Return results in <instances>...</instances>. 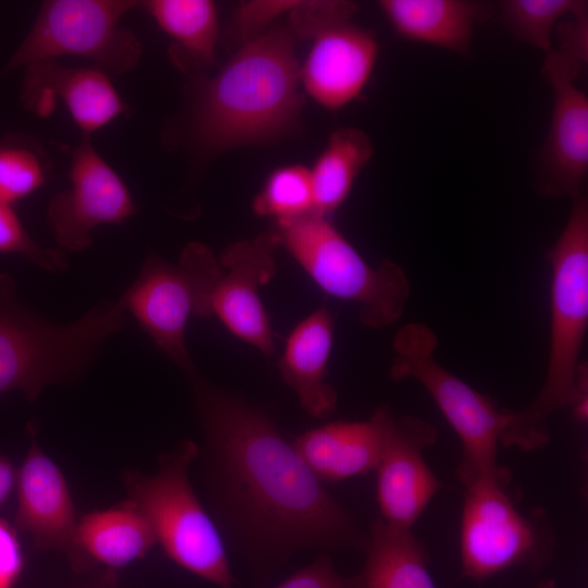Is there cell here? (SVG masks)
<instances>
[{
  "instance_id": "20",
  "label": "cell",
  "mask_w": 588,
  "mask_h": 588,
  "mask_svg": "<svg viewBox=\"0 0 588 588\" xmlns=\"http://www.w3.org/2000/svg\"><path fill=\"white\" fill-rule=\"evenodd\" d=\"M333 341V317L321 306L290 333L278 369L311 417H328L336 407V390L326 381Z\"/></svg>"
},
{
  "instance_id": "34",
  "label": "cell",
  "mask_w": 588,
  "mask_h": 588,
  "mask_svg": "<svg viewBox=\"0 0 588 588\" xmlns=\"http://www.w3.org/2000/svg\"><path fill=\"white\" fill-rule=\"evenodd\" d=\"M16 478L17 471L14 469L11 462L7 457L0 455V507L15 488Z\"/></svg>"
},
{
  "instance_id": "14",
  "label": "cell",
  "mask_w": 588,
  "mask_h": 588,
  "mask_svg": "<svg viewBox=\"0 0 588 588\" xmlns=\"http://www.w3.org/2000/svg\"><path fill=\"white\" fill-rule=\"evenodd\" d=\"M436 427L422 418L394 414L377 467V501L385 522L412 528L442 483L422 452L437 441Z\"/></svg>"
},
{
  "instance_id": "31",
  "label": "cell",
  "mask_w": 588,
  "mask_h": 588,
  "mask_svg": "<svg viewBox=\"0 0 588 588\" xmlns=\"http://www.w3.org/2000/svg\"><path fill=\"white\" fill-rule=\"evenodd\" d=\"M273 588H348L327 554H320L309 565L292 574Z\"/></svg>"
},
{
  "instance_id": "7",
  "label": "cell",
  "mask_w": 588,
  "mask_h": 588,
  "mask_svg": "<svg viewBox=\"0 0 588 588\" xmlns=\"http://www.w3.org/2000/svg\"><path fill=\"white\" fill-rule=\"evenodd\" d=\"M438 336L421 322L404 324L392 341L390 377L413 379L432 397L462 443L456 469L465 486L504 469L498 463V445L510 411L500 409L487 395L442 367L434 357Z\"/></svg>"
},
{
  "instance_id": "15",
  "label": "cell",
  "mask_w": 588,
  "mask_h": 588,
  "mask_svg": "<svg viewBox=\"0 0 588 588\" xmlns=\"http://www.w3.org/2000/svg\"><path fill=\"white\" fill-rule=\"evenodd\" d=\"M130 311L157 346L185 375L195 366L185 344L191 314L197 308L194 282L181 265H172L151 254L146 257L135 282L122 294Z\"/></svg>"
},
{
  "instance_id": "10",
  "label": "cell",
  "mask_w": 588,
  "mask_h": 588,
  "mask_svg": "<svg viewBox=\"0 0 588 588\" xmlns=\"http://www.w3.org/2000/svg\"><path fill=\"white\" fill-rule=\"evenodd\" d=\"M587 58L564 45L547 53L542 74L553 90L549 132L540 156L539 193L548 198L584 195L588 175V98L575 85Z\"/></svg>"
},
{
  "instance_id": "16",
  "label": "cell",
  "mask_w": 588,
  "mask_h": 588,
  "mask_svg": "<svg viewBox=\"0 0 588 588\" xmlns=\"http://www.w3.org/2000/svg\"><path fill=\"white\" fill-rule=\"evenodd\" d=\"M299 65V82L307 94L328 110L356 99L375 69L379 45L375 35L353 21L332 26L313 39Z\"/></svg>"
},
{
  "instance_id": "33",
  "label": "cell",
  "mask_w": 588,
  "mask_h": 588,
  "mask_svg": "<svg viewBox=\"0 0 588 588\" xmlns=\"http://www.w3.org/2000/svg\"><path fill=\"white\" fill-rule=\"evenodd\" d=\"M587 393H588V372L587 365L580 363L577 375L576 397L572 405L575 419L584 424L587 420Z\"/></svg>"
},
{
  "instance_id": "3",
  "label": "cell",
  "mask_w": 588,
  "mask_h": 588,
  "mask_svg": "<svg viewBox=\"0 0 588 588\" xmlns=\"http://www.w3.org/2000/svg\"><path fill=\"white\" fill-rule=\"evenodd\" d=\"M551 265V323L548 368L538 395L510 412L500 443L525 452L550 441L549 418L572 407L579 356L588 324V199H573L567 221L548 250Z\"/></svg>"
},
{
  "instance_id": "36",
  "label": "cell",
  "mask_w": 588,
  "mask_h": 588,
  "mask_svg": "<svg viewBox=\"0 0 588 588\" xmlns=\"http://www.w3.org/2000/svg\"><path fill=\"white\" fill-rule=\"evenodd\" d=\"M536 588H556V585L554 580L546 579L540 581Z\"/></svg>"
},
{
  "instance_id": "24",
  "label": "cell",
  "mask_w": 588,
  "mask_h": 588,
  "mask_svg": "<svg viewBox=\"0 0 588 588\" xmlns=\"http://www.w3.org/2000/svg\"><path fill=\"white\" fill-rule=\"evenodd\" d=\"M189 63H212L218 40L217 7L209 0H149L140 2Z\"/></svg>"
},
{
  "instance_id": "18",
  "label": "cell",
  "mask_w": 588,
  "mask_h": 588,
  "mask_svg": "<svg viewBox=\"0 0 588 588\" xmlns=\"http://www.w3.org/2000/svg\"><path fill=\"white\" fill-rule=\"evenodd\" d=\"M394 412L378 407L363 421H334L308 430L293 442L320 481H341L376 470Z\"/></svg>"
},
{
  "instance_id": "23",
  "label": "cell",
  "mask_w": 588,
  "mask_h": 588,
  "mask_svg": "<svg viewBox=\"0 0 588 588\" xmlns=\"http://www.w3.org/2000/svg\"><path fill=\"white\" fill-rule=\"evenodd\" d=\"M372 155L369 136L359 128L346 126L330 134L309 169L315 215L328 218L344 203Z\"/></svg>"
},
{
  "instance_id": "26",
  "label": "cell",
  "mask_w": 588,
  "mask_h": 588,
  "mask_svg": "<svg viewBox=\"0 0 588 588\" xmlns=\"http://www.w3.org/2000/svg\"><path fill=\"white\" fill-rule=\"evenodd\" d=\"M253 210L270 217L275 224L314 213V195L309 169L287 164L273 170L253 201Z\"/></svg>"
},
{
  "instance_id": "22",
  "label": "cell",
  "mask_w": 588,
  "mask_h": 588,
  "mask_svg": "<svg viewBox=\"0 0 588 588\" xmlns=\"http://www.w3.org/2000/svg\"><path fill=\"white\" fill-rule=\"evenodd\" d=\"M79 549L89 563L124 567L157 543L146 517L130 500L110 509L89 512L77 522Z\"/></svg>"
},
{
  "instance_id": "1",
  "label": "cell",
  "mask_w": 588,
  "mask_h": 588,
  "mask_svg": "<svg viewBox=\"0 0 588 588\" xmlns=\"http://www.w3.org/2000/svg\"><path fill=\"white\" fill-rule=\"evenodd\" d=\"M203 432L201 479L218 524L255 567L268 571L305 550H364L368 536L307 467L271 416L186 375Z\"/></svg>"
},
{
  "instance_id": "32",
  "label": "cell",
  "mask_w": 588,
  "mask_h": 588,
  "mask_svg": "<svg viewBox=\"0 0 588 588\" xmlns=\"http://www.w3.org/2000/svg\"><path fill=\"white\" fill-rule=\"evenodd\" d=\"M15 530L0 518V588H12L23 571L24 555Z\"/></svg>"
},
{
  "instance_id": "13",
  "label": "cell",
  "mask_w": 588,
  "mask_h": 588,
  "mask_svg": "<svg viewBox=\"0 0 588 588\" xmlns=\"http://www.w3.org/2000/svg\"><path fill=\"white\" fill-rule=\"evenodd\" d=\"M26 429L30 442L17 471L14 528L27 534L35 549L59 551L75 569L85 568L90 563L78 546V519L68 481L38 445L35 422Z\"/></svg>"
},
{
  "instance_id": "35",
  "label": "cell",
  "mask_w": 588,
  "mask_h": 588,
  "mask_svg": "<svg viewBox=\"0 0 588 588\" xmlns=\"http://www.w3.org/2000/svg\"><path fill=\"white\" fill-rule=\"evenodd\" d=\"M89 588H118V587H117L114 577L109 575L108 573L98 583H96Z\"/></svg>"
},
{
  "instance_id": "2",
  "label": "cell",
  "mask_w": 588,
  "mask_h": 588,
  "mask_svg": "<svg viewBox=\"0 0 588 588\" xmlns=\"http://www.w3.org/2000/svg\"><path fill=\"white\" fill-rule=\"evenodd\" d=\"M299 83L291 32L278 28L243 42L197 95L196 143L218 152L285 134L301 108Z\"/></svg>"
},
{
  "instance_id": "21",
  "label": "cell",
  "mask_w": 588,
  "mask_h": 588,
  "mask_svg": "<svg viewBox=\"0 0 588 588\" xmlns=\"http://www.w3.org/2000/svg\"><path fill=\"white\" fill-rule=\"evenodd\" d=\"M362 571L347 578L348 588H437L428 553L411 528L377 517L370 525Z\"/></svg>"
},
{
  "instance_id": "5",
  "label": "cell",
  "mask_w": 588,
  "mask_h": 588,
  "mask_svg": "<svg viewBox=\"0 0 588 588\" xmlns=\"http://www.w3.org/2000/svg\"><path fill=\"white\" fill-rule=\"evenodd\" d=\"M197 455L198 444L186 440L161 455L156 473L125 471L127 500L177 565L220 588H235L221 536L191 483Z\"/></svg>"
},
{
  "instance_id": "17",
  "label": "cell",
  "mask_w": 588,
  "mask_h": 588,
  "mask_svg": "<svg viewBox=\"0 0 588 588\" xmlns=\"http://www.w3.org/2000/svg\"><path fill=\"white\" fill-rule=\"evenodd\" d=\"M22 100L40 117L52 112L56 100L63 102L77 126L88 137L124 111V105L106 72L99 69L66 68L56 60L25 66Z\"/></svg>"
},
{
  "instance_id": "27",
  "label": "cell",
  "mask_w": 588,
  "mask_h": 588,
  "mask_svg": "<svg viewBox=\"0 0 588 588\" xmlns=\"http://www.w3.org/2000/svg\"><path fill=\"white\" fill-rule=\"evenodd\" d=\"M46 181V163L37 151L21 144H0V203L12 205Z\"/></svg>"
},
{
  "instance_id": "6",
  "label": "cell",
  "mask_w": 588,
  "mask_h": 588,
  "mask_svg": "<svg viewBox=\"0 0 588 588\" xmlns=\"http://www.w3.org/2000/svg\"><path fill=\"white\" fill-rule=\"evenodd\" d=\"M273 230L320 289L358 306L363 324L385 328L403 314L411 293L404 269L388 259L368 265L328 218L310 213Z\"/></svg>"
},
{
  "instance_id": "12",
  "label": "cell",
  "mask_w": 588,
  "mask_h": 588,
  "mask_svg": "<svg viewBox=\"0 0 588 588\" xmlns=\"http://www.w3.org/2000/svg\"><path fill=\"white\" fill-rule=\"evenodd\" d=\"M279 247L274 230L231 243L221 254L222 273L211 297L212 316L266 357L273 354L274 341L259 287L275 274Z\"/></svg>"
},
{
  "instance_id": "29",
  "label": "cell",
  "mask_w": 588,
  "mask_h": 588,
  "mask_svg": "<svg viewBox=\"0 0 588 588\" xmlns=\"http://www.w3.org/2000/svg\"><path fill=\"white\" fill-rule=\"evenodd\" d=\"M357 10L351 1H297L289 12L291 30L313 39L332 26L353 21Z\"/></svg>"
},
{
  "instance_id": "8",
  "label": "cell",
  "mask_w": 588,
  "mask_h": 588,
  "mask_svg": "<svg viewBox=\"0 0 588 588\" xmlns=\"http://www.w3.org/2000/svg\"><path fill=\"white\" fill-rule=\"evenodd\" d=\"M511 475L502 471L465 486L461 518L462 577L486 580L503 571H542L550 562L554 538L540 510L524 514L510 492Z\"/></svg>"
},
{
  "instance_id": "25",
  "label": "cell",
  "mask_w": 588,
  "mask_h": 588,
  "mask_svg": "<svg viewBox=\"0 0 588 588\" xmlns=\"http://www.w3.org/2000/svg\"><path fill=\"white\" fill-rule=\"evenodd\" d=\"M505 28L518 40L549 52L553 29L564 17L588 13L583 0H503L497 4Z\"/></svg>"
},
{
  "instance_id": "11",
  "label": "cell",
  "mask_w": 588,
  "mask_h": 588,
  "mask_svg": "<svg viewBox=\"0 0 588 588\" xmlns=\"http://www.w3.org/2000/svg\"><path fill=\"white\" fill-rule=\"evenodd\" d=\"M70 187L56 195L47 209V222L62 249L78 252L93 242L100 224H120L135 212L121 177L85 136L71 151Z\"/></svg>"
},
{
  "instance_id": "30",
  "label": "cell",
  "mask_w": 588,
  "mask_h": 588,
  "mask_svg": "<svg viewBox=\"0 0 588 588\" xmlns=\"http://www.w3.org/2000/svg\"><path fill=\"white\" fill-rule=\"evenodd\" d=\"M297 1H250L240 7L234 19V30L243 42L260 34L282 13H289Z\"/></svg>"
},
{
  "instance_id": "28",
  "label": "cell",
  "mask_w": 588,
  "mask_h": 588,
  "mask_svg": "<svg viewBox=\"0 0 588 588\" xmlns=\"http://www.w3.org/2000/svg\"><path fill=\"white\" fill-rule=\"evenodd\" d=\"M0 253L19 254L53 273L63 272L69 264L59 248L38 244L25 230L10 205L0 203Z\"/></svg>"
},
{
  "instance_id": "9",
  "label": "cell",
  "mask_w": 588,
  "mask_h": 588,
  "mask_svg": "<svg viewBox=\"0 0 588 588\" xmlns=\"http://www.w3.org/2000/svg\"><path fill=\"white\" fill-rule=\"evenodd\" d=\"M137 5L133 0L45 1L0 78L19 68L61 56L90 59L103 72L113 74L132 70L140 59L142 46L120 22Z\"/></svg>"
},
{
  "instance_id": "4",
  "label": "cell",
  "mask_w": 588,
  "mask_h": 588,
  "mask_svg": "<svg viewBox=\"0 0 588 588\" xmlns=\"http://www.w3.org/2000/svg\"><path fill=\"white\" fill-rule=\"evenodd\" d=\"M125 311L121 296L56 323L20 303L12 278L0 273V394L20 390L35 402L45 387L79 379L105 340L124 327Z\"/></svg>"
},
{
  "instance_id": "19",
  "label": "cell",
  "mask_w": 588,
  "mask_h": 588,
  "mask_svg": "<svg viewBox=\"0 0 588 588\" xmlns=\"http://www.w3.org/2000/svg\"><path fill=\"white\" fill-rule=\"evenodd\" d=\"M382 14L407 41L470 56L477 24L493 13L488 2L473 0H381Z\"/></svg>"
}]
</instances>
